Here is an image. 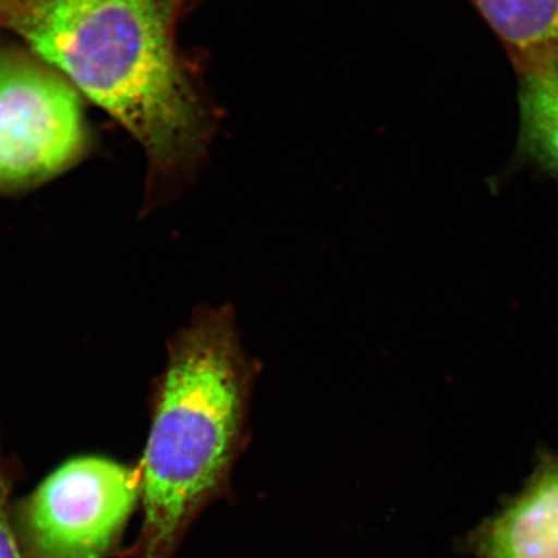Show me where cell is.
<instances>
[{"mask_svg": "<svg viewBox=\"0 0 558 558\" xmlns=\"http://www.w3.org/2000/svg\"><path fill=\"white\" fill-rule=\"evenodd\" d=\"M172 3L0 0V27L126 128L160 179L194 170L213 126L175 51Z\"/></svg>", "mask_w": 558, "mask_h": 558, "instance_id": "6da1fadb", "label": "cell"}, {"mask_svg": "<svg viewBox=\"0 0 558 558\" xmlns=\"http://www.w3.org/2000/svg\"><path fill=\"white\" fill-rule=\"evenodd\" d=\"M252 376L230 311H202L175 337L138 464L142 529L124 558H174L194 520L226 494Z\"/></svg>", "mask_w": 558, "mask_h": 558, "instance_id": "7a4b0ae2", "label": "cell"}, {"mask_svg": "<svg viewBox=\"0 0 558 558\" xmlns=\"http://www.w3.org/2000/svg\"><path fill=\"white\" fill-rule=\"evenodd\" d=\"M142 494L140 468L78 458L13 509L22 558H108Z\"/></svg>", "mask_w": 558, "mask_h": 558, "instance_id": "3957f363", "label": "cell"}, {"mask_svg": "<svg viewBox=\"0 0 558 558\" xmlns=\"http://www.w3.org/2000/svg\"><path fill=\"white\" fill-rule=\"evenodd\" d=\"M86 146L78 94L57 70L0 51V190L69 168Z\"/></svg>", "mask_w": 558, "mask_h": 558, "instance_id": "277c9868", "label": "cell"}, {"mask_svg": "<svg viewBox=\"0 0 558 558\" xmlns=\"http://www.w3.org/2000/svg\"><path fill=\"white\" fill-rule=\"evenodd\" d=\"M461 549L475 558H558V454L543 451L523 487Z\"/></svg>", "mask_w": 558, "mask_h": 558, "instance_id": "5b68a950", "label": "cell"}, {"mask_svg": "<svg viewBox=\"0 0 558 558\" xmlns=\"http://www.w3.org/2000/svg\"><path fill=\"white\" fill-rule=\"evenodd\" d=\"M519 78L521 146L558 175V53L510 60Z\"/></svg>", "mask_w": 558, "mask_h": 558, "instance_id": "8992f818", "label": "cell"}, {"mask_svg": "<svg viewBox=\"0 0 558 558\" xmlns=\"http://www.w3.org/2000/svg\"><path fill=\"white\" fill-rule=\"evenodd\" d=\"M510 60L558 53V0H470Z\"/></svg>", "mask_w": 558, "mask_h": 558, "instance_id": "52a82bcc", "label": "cell"}, {"mask_svg": "<svg viewBox=\"0 0 558 558\" xmlns=\"http://www.w3.org/2000/svg\"><path fill=\"white\" fill-rule=\"evenodd\" d=\"M16 475L13 459L7 457L0 440V558H22L11 505V492L16 483Z\"/></svg>", "mask_w": 558, "mask_h": 558, "instance_id": "ba28073f", "label": "cell"}]
</instances>
